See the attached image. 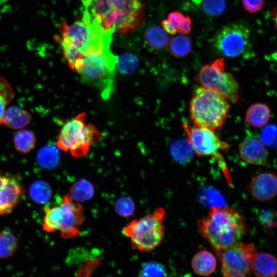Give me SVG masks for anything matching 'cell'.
Wrapping results in <instances>:
<instances>
[{
	"mask_svg": "<svg viewBox=\"0 0 277 277\" xmlns=\"http://www.w3.org/2000/svg\"><path fill=\"white\" fill-rule=\"evenodd\" d=\"M83 21L94 29L127 33L140 25L144 13L142 0H81Z\"/></svg>",
	"mask_w": 277,
	"mask_h": 277,
	"instance_id": "cell-1",
	"label": "cell"
},
{
	"mask_svg": "<svg viewBox=\"0 0 277 277\" xmlns=\"http://www.w3.org/2000/svg\"><path fill=\"white\" fill-rule=\"evenodd\" d=\"M112 34L98 31L84 21L62 22L54 39L60 44L69 67L77 72L84 57L110 48Z\"/></svg>",
	"mask_w": 277,
	"mask_h": 277,
	"instance_id": "cell-2",
	"label": "cell"
},
{
	"mask_svg": "<svg viewBox=\"0 0 277 277\" xmlns=\"http://www.w3.org/2000/svg\"><path fill=\"white\" fill-rule=\"evenodd\" d=\"M197 226L215 251L240 242L248 230L242 216L227 206L210 208L208 215L198 221Z\"/></svg>",
	"mask_w": 277,
	"mask_h": 277,
	"instance_id": "cell-3",
	"label": "cell"
},
{
	"mask_svg": "<svg viewBox=\"0 0 277 277\" xmlns=\"http://www.w3.org/2000/svg\"><path fill=\"white\" fill-rule=\"evenodd\" d=\"M229 108L227 99L202 86L194 90L189 103L190 118L194 125L214 131L222 128Z\"/></svg>",
	"mask_w": 277,
	"mask_h": 277,
	"instance_id": "cell-4",
	"label": "cell"
},
{
	"mask_svg": "<svg viewBox=\"0 0 277 277\" xmlns=\"http://www.w3.org/2000/svg\"><path fill=\"white\" fill-rule=\"evenodd\" d=\"M118 56L110 48L85 56L77 72L81 80L96 88L104 100L114 91L115 68Z\"/></svg>",
	"mask_w": 277,
	"mask_h": 277,
	"instance_id": "cell-5",
	"label": "cell"
},
{
	"mask_svg": "<svg viewBox=\"0 0 277 277\" xmlns=\"http://www.w3.org/2000/svg\"><path fill=\"white\" fill-rule=\"evenodd\" d=\"M84 220L82 205L66 194L57 204L45 207L43 229L47 232L60 231L65 239L75 238L80 235L79 228Z\"/></svg>",
	"mask_w": 277,
	"mask_h": 277,
	"instance_id": "cell-6",
	"label": "cell"
},
{
	"mask_svg": "<svg viewBox=\"0 0 277 277\" xmlns=\"http://www.w3.org/2000/svg\"><path fill=\"white\" fill-rule=\"evenodd\" d=\"M165 211L157 208L151 214L134 219L122 229L132 246L141 252H150L161 243L164 235Z\"/></svg>",
	"mask_w": 277,
	"mask_h": 277,
	"instance_id": "cell-7",
	"label": "cell"
},
{
	"mask_svg": "<svg viewBox=\"0 0 277 277\" xmlns=\"http://www.w3.org/2000/svg\"><path fill=\"white\" fill-rule=\"evenodd\" d=\"M86 121V113H81L66 123L57 136L58 148L69 151L75 157L84 156L90 146L101 138L97 129Z\"/></svg>",
	"mask_w": 277,
	"mask_h": 277,
	"instance_id": "cell-8",
	"label": "cell"
},
{
	"mask_svg": "<svg viewBox=\"0 0 277 277\" xmlns=\"http://www.w3.org/2000/svg\"><path fill=\"white\" fill-rule=\"evenodd\" d=\"M225 69V58H217L203 66L198 72L195 80L201 86L215 91L228 101L238 102L241 98L238 83Z\"/></svg>",
	"mask_w": 277,
	"mask_h": 277,
	"instance_id": "cell-9",
	"label": "cell"
},
{
	"mask_svg": "<svg viewBox=\"0 0 277 277\" xmlns=\"http://www.w3.org/2000/svg\"><path fill=\"white\" fill-rule=\"evenodd\" d=\"M182 126L194 153L198 156H213L217 161L226 176H228L224 157L221 153L228 149V144L222 141L212 130L195 125H191L185 122L183 123Z\"/></svg>",
	"mask_w": 277,
	"mask_h": 277,
	"instance_id": "cell-10",
	"label": "cell"
},
{
	"mask_svg": "<svg viewBox=\"0 0 277 277\" xmlns=\"http://www.w3.org/2000/svg\"><path fill=\"white\" fill-rule=\"evenodd\" d=\"M250 31L241 23L227 25L215 34L213 47L219 53L228 57H238L250 48Z\"/></svg>",
	"mask_w": 277,
	"mask_h": 277,
	"instance_id": "cell-11",
	"label": "cell"
},
{
	"mask_svg": "<svg viewBox=\"0 0 277 277\" xmlns=\"http://www.w3.org/2000/svg\"><path fill=\"white\" fill-rule=\"evenodd\" d=\"M215 252L220 261L224 276L243 277L249 275L252 260L257 250L252 244L239 242Z\"/></svg>",
	"mask_w": 277,
	"mask_h": 277,
	"instance_id": "cell-12",
	"label": "cell"
},
{
	"mask_svg": "<svg viewBox=\"0 0 277 277\" xmlns=\"http://www.w3.org/2000/svg\"><path fill=\"white\" fill-rule=\"evenodd\" d=\"M248 189L258 201L271 200L277 195V174L270 171L259 173L252 178Z\"/></svg>",
	"mask_w": 277,
	"mask_h": 277,
	"instance_id": "cell-13",
	"label": "cell"
},
{
	"mask_svg": "<svg viewBox=\"0 0 277 277\" xmlns=\"http://www.w3.org/2000/svg\"><path fill=\"white\" fill-rule=\"evenodd\" d=\"M22 194L21 184L15 177L0 175V215L11 212Z\"/></svg>",
	"mask_w": 277,
	"mask_h": 277,
	"instance_id": "cell-14",
	"label": "cell"
},
{
	"mask_svg": "<svg viewBox=\"0 0 277 277\" xmlns=\"http://www.w3.org/2000/svg\"><path fill=\"white\" fill-rule=\"evenodd\" d=\"M239 152L246 162L256 165H264L268 162V152L261 141L256 137L245 138L239 144Z\"/></svg>",
	"mask_w": 277,
	"mask_h": 277,
	"instance_id": "cell-15",
	"label": "cell"
},
{
	"mask_svg": "<svg viewBox=\"0 0 277 277\" xmlns=\"http://www.w3.org/2000/svg\"><path fill=\"white\" fill-rule=\"evenodd\" d=\"M251 269L258 276H273L277 274V259L268 253H256L252 260Z\"/></svg>",
	"mask_w": 277,
	"mask_h": 277,
	"instance_id": "cell-16",
	"label": "cell"
},
{
	"mask_svg": "<svg viewBox=\"0 0 277 277\" xmlns=\"http://www.w3.org/2000/svg\"><path fill=\"white\" fill-rule=\"evenodd\" d=\"M216 261L214 255L206 249H201L193 257L191 267L197 274L208 276L215 269Z\"/></svg>",
	"mask_w": 277,
	"mask_h": 277,
	"instance_id": "cell-17",
	"label": "cell"
},
{
	"mask_svg": "<svg viewBox=\"0 0 277 277\" xmlns=\"http://www.w3.org/2000/svg\"><path fill=\"white\" fill-rule=\"evenodd\" d=\"M30 121L29 113L25 109L13 106L6 109L3 124L13 129H21L26 127Z\"/></svg>",
	"mask_w": 277,
	"mask_h": 277,
	"instance_id": "cell-18",
	"label": "cell"
},
{
	"mask_svg": "<svg viewBox=\"0 0 277 277\" xmlns=\"http://www.w3.org/2000/svg\"><path fill=\"white\" fill-rule=\"evenodd\" d=\"M270 117V109L264 103H255L247 109L245 121L254 127H261L267 124Z\"/></svg>",
	"mask_w": 277,
	"mask_h": 277,
	"instance_id": "cell-19",
	"label": "cell"
},
{
	"mask_svg": "<svg viewBox=\"0 0 277 277\" xmlns=\"http://www.w3.org/2000/svg\"><path fill=\"white\" fill-rule=\"evenodd\" d=\"M166 47L171 55L177 58H183L190 53L192 45L186 34H180L169 39Z\"/></svg>",
	"mask_w": 277,
	"mask_h": 277,
	"instance_id": "cell-20",
	"label": "cell"
},
{
	"mask_svg": "<svg viewBox=\"0 0 277 277\" xmlns=\"http://www.w3.org/2000/svg\"><path fill=\"white\" fill-rule=\"evenodd\" d=\"M169 152L171 156L176 162L185 164L192 159L194 151L190 143L186 139L176 140L170 144Z\"/></svg>",
	"mask_w": 277,
	"mask_h": 277,
	"instance_id": "cell-21",
	"label": "cell"
},
{
	"mask_svg": "<svg viewBox=\"0 0 277 277\" xmlns=\"http://www.w3.org/2000/svg\"><path fill=\"white\" fill-rule=\"evenodd\" d=\"M13 141L15 149L22 153L26 154L34 149L36 138L32 131L22 129L14 134Z\"/></svg>",
	"mask_w": 277,
	"mask_h": 277,
	"instance_id": "cell-22",
	"label": "cell"
},
{
	"mask_svg": "<svg viewBox=\"0 0 277 277\" xmlns=\"http://www.w3.org/2000/svg\"><path fill=\"white\" fill-rule=\"evenodd\" d=\"M145 38L151 48L157 50L166 47L169 40L167 33L157 26L148 28L145 33Z\"/></svg>",
	"mask_w": 277,
	"mask_h": 277,
	"instance_id": "cell-23",
	"label": "cell"
},
{
	"mask_svg": "<svg viewBox=\"0 0 277 277\" xmlns=\"http://www.w3.org/2000/svg\"><path fill=\"white\" fill-rule=\"evenodd\" d=\"M70 195L75 201H85L91 199L94 194L93 185L87 180H81L70 188Z\"/></svg>",
	"mask_w": 277,
	"mask_h": 277,
	"instance_id": "cell-24",
	"label": "cell"
},
{
	"mask_svg": "<svg viewBox=\"0 0 277 277\" xmlns=\"http://www.w3.org/2000/svg\"><path fill=\"white\" fill-rule=\"evenodd\" d=\"M17 242L13 234L8 230L0 233V258L12 256L17 248Z\"/></svg>",
	"mask_w": 277,
	"mask_h": 277,
	"instance_id": "cell-25",
	"label": "cell"
},
{
	"mask_svg": "<svg viewBox=\"0 0 277 277\" xmlns=\"http://www.w3.org/2000/svg\"><path fill=\"white\" fill-rule=\"evenodd\" d=\"M199 199L203 203L211 208L227 206L223 195L213 187L204 188L199 195Z\"/></svg>",
	"mask_w": 277,
	"mask_h": 277,
	"instance_id": "cell-26",
	"label": "cell"
},
{
	"mask_svg": "<svg viewBox=\"0 0 277 277\" xmlns=\"http://www.w3.org/2000/svg\"><path fill=\"white\" fill-rule=\"evenodd\" d=\"M31 198L37 203H45L51 197V190L49 185L41 181L34 182L30 189Z\"/></svg>",
	"mask_w": 277,
	"mask_h": 277,
	"instance_id": "cell-27",
	"label": "cell"
},
{
	"mask_svg": "<svg viewBox=\"0 0 277 277\" xmlns=\"http://www.w3.org/2000/svg\"><path fill=\"white\" fill-rule=\"evenodd\" d=\"M58 160V152L53 146H46L39 151L37 161L40 165L45 168H53Z\"/></svg>",
	"mask_w": 277,
	"mask_h": 277,
	"instance_id": "cell-28",
	"label": "cell"
},
{
	"mask_svg": "<svg viewBox=\"0 0 277 277\" xmlns=\"http://www.w3.org/2000/svg\"><path fill=\"white\" fill-rule=\"evenodd\" d=\"M201 4L202 9L207 14L210 16H218L221 14L226 8L225 0H193Z\"/></svg>",
	"mask_w": 277,
	"mask_h": 277,
	"instance_id": "cell-29",
	"label": "cell"
},
{
	"mask_svg": "<svg viewBox=\"0 0 277 277\" xmlns=\"http://www.w3.org/2000/svg\"><path fill=\"white\" fill-rule=\"evenodd\" d=\"M142 276H163L167 275L164 266L156 262H148L144 263L139 271Z\"/></svg>",
	"mask_w": 277,
	"mask_h": 277,
	"instance_id": "cell-30",
	"label": "cell"
},
{
	"mask_svg": "<svg viewBox=\"0 0 277 277\" xmlns=\"http://www.w3.org/2000/svg\"><path fill=\"white\" fill-rule=\"evenodd\" d=\"M137 64V60L134 55L126 53L118 57L116 66L121 72L127 74L133 72Z\"/></svg>",
	"mask_w": 277,
	"mask_h": 277,
	"instance_id": "cell-31",
	"label": "cell"
},
{
	"mask_svg": "<svg viewBox=\"0 0 277 277\" xmlns=\"http://www.w3.org/2000/svg\"><path fill=\"white\" fill-rule=\"evenodd\" d=\"M116 212L124 217H128L133 214L135 205L133 201L128 197H122L118 199L115 204Z\"/></svg>",
	"mask_w": 277,
	"mask_h": 277,
	"instance_id": "cell-32",
	"label": "cell"
},
{
	"mask_svg": "<svg viewBox=\"0 0 277 277\" xmlns=\"http://www.w3.org/2000/svg\"><path fill=\"white\" fill-rule=\"evenodd\" d=\"M260 140L264 145L273 146L277 144V126L270 124L266 126L261 134Z\"/></svg>",
	"mask_w": 277,
	"mask_h": 277,
	"instance_id": "cell-33",
	"label": "cell"
},
{
	"mask_svg": "<svg viewBox=\"0 0 277 277\" xmlns=\"http://www.w3.org/2000/svg\"><path fill=\"white\" fill-rule=\"evenodd\" d=\"M265 0H242L244 9L250 13H256L264 6Z\"/></svg>",
	"mask_w": 277,
	"mask_h": 277,
	"instance_id": "cell-34",
	"label": "cell"
},
{
	"mask_svg": "<svg viewBox=\"0 0 277 277\" xmlns=\"http://www.w3.org/2000/svg\"><path fill=\"white\" fill-rule=\"evenodd\" d=\"M185 17L182 12L173 11L169 13L167 18L175 26L178 31Z\"/></svg>",
	"mask_w": 277,
	"mask_h": 277,
	"instance_id": "cell-35",
	"label": "cell"
},
{
	"mask_svg": "<svg viewBox=\"0 0 277 277\" xmlns=\"http://www.w3.org/2000/svg\"><path fill=\"white\" fill-rule=\"evenodd\" d=\"M192 21L190 16H185L177 32L180 34H188L191 31Z\"/></svg>",
	"mask_w": 277,
	"mask_h": 277,
	"instance_id": "cell-36",
	"label": "cell"
},
{
	"mask_svg": "<svg viewBox=\"0 0 277 277\" xmlns=\"http://www.w3.org/2000/svg\"><path fill=\"white\" fill-rule=\"evenodd\" d=\"M162 28L167 33L171 35H175L177 32V28L167 18L162 21Z\"/></svg>",
	"mask_w": 277,
	"mask_h": 277,
	"instance_id": "cell-37",
	"label": "cell"
},
{
	"mask_svg": "<svg viewBox=\"0 0 277 277\" xmlns=\"http://www.w3.org/2000/svg\"><path fill=\"white\" fill-rule=\"evenodd\" d=\"M10 101L6 98L0 96V125L3 124L4 113L7 105L10 103Z\"/></svg>",
	"mask_w": 277,
	"mask_h": 277,
	"instance_id": "cell-38",
	"label": "cell"
},
{
	"mask_svg": "<svg viewBox=\"0 0 277 277\" xmlns=\"http://www.w3.org/2000/svg\"><path fill=\"white\" fill-rule=\"evenodd\" d=\"M271 14L277 30V7L272 10Z\"/></svg>",
	"mask_w": 277,
	"mask_h": 277,
	"instance_id": "cell-39",
	"label": "cell"
}]
</instances>
